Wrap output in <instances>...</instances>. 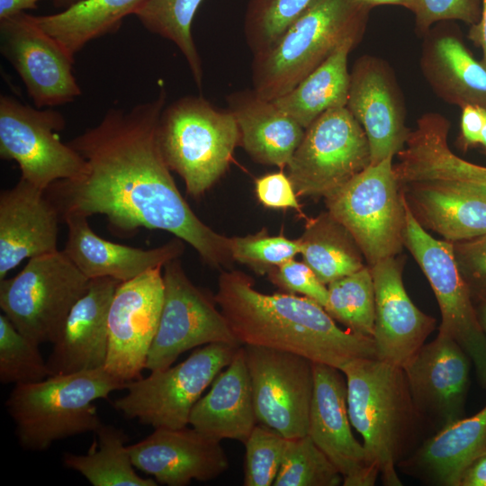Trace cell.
Returning a JSON list of instances; mask_svg holds the SVG:
<instances>
[{
  "instance_id": "obj_1",
  "label": "cell",
  "mask_w": 486,
  "mask_h": 486,
  "mask_svg": "<svg viewBox=\"0 0 486 486\" xmlns=\"http://www.w3.org/2000/svg\"><path fill=\"white\" fill-rule=\"evenodd\" d=\"M166 104L162 87L154 99L129 110L109 109L98 124L68 142L85 159V174L57 181L45 194L61 221L69 214L104 215L121 238L141 229L166 230L207 264L226 267L233 261L230 238L195 215L162 156L158 124Z\"/></svg>"
},
{
  "instance_id": "obj_2",
  "label": "cell",
  "mask_w": 486,
  "mask_h": 486,
  "mask_svg": "<svg viewBox=\"0 0 486 486\" xmlns=\"http://www.w3.org/2000/svg\"><path fill=\"white\" fill-rule=\"evenodd\" d=\"M213 300L241 346L286 351L338 369L357 358H377L373 338L342 329L315 301L263 293L240 271L220 274Z\"/></svg>"
},
{
  "instance_id": "obj_3",
  "label": "cell",
  "mask_w": 486,
  "mask_h": 486,
  "mask_svg": "<svg viewBox=\"0 0 486 486\" xmlns=\"http://www.w3.org/2000/svg\"><path fill=\"white\" fill-rule=\"evenodd\" d=\"M351 425L367 459L388 486H400L396 467L408 455L420 420L401 367L378 358H357L341 369Z\"/></svg>"
},
{
  "instance_id": "obj_4",
  "label": "cell",
  "mask_w": 486,
  "mask_h": 486,
  "mask_svg": "<svg viewBox=\"0 0 486 486\" xmlns=\"http://www.w3.org/2000/svg\"><path fill=\"white\" fill-rule=\"evenodd\" d=\"M370 10L356 0H314L270 48L253 55V88L268 100L291 91L346 40L362 38Z\"/></svg>"
},
{
  "instance_id": "obj_5",
  "label": "cell",
  "mask_w": 486,
  "mask_h": 486,
  "mask_svg": "<svg viewBox=\"0 0 486 486\" xmlns=\"http://www.w3.org/2000/svg\"><path fill=\"white\" fill-rule=\"evenodd\" d=\"M104 367L15 384L6 407L21 446L42 451L57 440L94 431L102 422L93 402L125 388Z\"/></svg>"
},
{
  "instance_id": "obj_6",
  "label": "cell",
  "mask_w": 486,
  "mask_h": 486,
  "mask_svg": "<svg viewBox=\"0 0 486 486\" xmlns=\"http://www.w3.org/2000/svg\"><path fill=\"white\" fill-rule=\"evenodd\" d=\"M162 156L199 197L226 172L240 132L233 114L202 95L183 96L163 109L158 124Z\"/></svg>"
},
{
  "instance_id": "obj_7",
  "label": "cell",
  "mask_w": 486,
  "mask_h": 486,
  "mask_svg": "<svg viewBox=\"0 0 486 486\" xmlns=\"http://www.w3.org/2000/svg\"><path fill=\"white\" fill-rule=\"evenodd\" d=\"M392 159L371 164L324 198L328 212L351 233L368 266L396 256L404 246L405 198Z\"/></svg>"
},
{
  "instance_id": "obj_8",
  "label": "cell",
  "mask_w": 486,
  "mask_h": 486,
  "mask_svg": "<svg viewBox=\"0 0 486 486\" xmlns=\"http://www.w3.org/2000/svg\"><path fill=\"white\" fill-rule=\"evenodd\" d=\"M89 280L63 250L32 257L15 276L0 280V308L31 340L53 343Z\"/></svg>"
},
{
  "instance_id": "obj_9",
  "label": "cell",
  "mask_w": 486,
  "mask_h": 486,
  "mask_svg": "<svg viewBox=\"0 0 486 486\" xmlns=\"http://www.w3.org/2000/svg\"><path fill=\"white\" fill-rule=\"evenodd\" d=\"M241 345L211 343L184 361L126 382L127 393L113 402L128 418L155 428H182L203 391L233 359Z\"/></svg>"
},
{
  "instance_id": "obj_10",
  "label": "cell",
  "mask_w": 486,
  "mask_h": 486,
  "mask_svg": "<svg viewBox=\"0 0 486 486\" xmlns=\"http://www.w3.org/2000/svg\"><path fill=\"white\" fill-rule=\"evenodd\" d=\"M371 164L364 129L346 106H340L305 129L286 168L298 196L325 198Z\"/></svg>"
},
{
  "instance_id": "obj_11",
  "label": "cell",
  "mask_w": 486,
  "mask_h": 486,
  "mask_svg": "<svg viewBox=\"0 0 486 486\" xmlns=\"http://www.w3.org/2000/svg\"><path fill=\"white\" fill-rule=\"evenodd\" d=\"M405 198V196H404ZM403 245L411 253L436 298L441 311L438 333L454 339L470 357L486 389V338L458 268L453 243L433 238L413 215L406 199Z\"/></svg>"
},
{
  "instance_id": "obj_12",
  "label": "cell",
  "mask_w": 486,
  "mask_h": 486,
  "mask_svg": "<svg viewBox=\"0 0 486 486\" xmlns=\"http://www.w3.org/2000/svg\"><path fill=\"white\" fill-rule=\"evenodd\" d=\"M66 126L53 108L24 104L10 95L0 97V157L15 161L21 177L46 190L51 184L81 176L85 159L58 134Z\"/></svg>"
},
{
  "instance_id": "obj_13",
  "label": "cell",
  "mask_w": 486,
  "mask_h": 486,
  "mask_svg": "<svg viewBox=\"0 0 486 486\" xmlns=\"http://www.w3.org/2000/svg\"><path fill=\"white\" fill-rule=\"evenodd\" d=\"M162 273L163 304L147 369L169 367L182 353L199 346L239 344L221 311L189 280L178 258L165 264Z\"/></svg>"
},
{
  "instance_id": "obj_14",
  "label": "cell",
  "mask_w": 486,
  "mask_h": 486,
  "mask_svg": "<svg viewBox=\"0 0 486 486\" xmlns=\"http://www.w3.org/2000/svg\"><path fill=\"white\" fill-rule=\"evenodd\" d=\"M243 347L257 424L286 438L308 435L313 363L286 351L251 345Z\"/></svg>"
},
{
  "instance_id": "obj_15",
  "label": "cell",
  "mask_w": 486,
  "mask_h": 486,
  "mask_svg": "<svg viewBox=\"0 0 486 486\" xmlns=\"http://www.w3.org/2000/svg\"><path fill=\"white\" fill-rule=\"evenodd\" d=\"M0 50L35 107L63 105L81 94L73 74L75 58L37 23L34 15L21 13L0 20Z\"/></svg>"
},
{
  "instance_id": "obj_16",
  "label": "cell",
  "mask_w": 486,
  "mask_h": 486,
  "mask_svg": "<svg viewBox=\"0 0 486 486\" xmlns=\"http://www.w3.org/2000/svg\"><path fill=\"white\" fill-rule=\"evenodd\" d=\"M163 266L122 282L108 316L105 370L128 382L140 378L156 336L164 298Z\"/></svg>"
},
{
  "instance_id": "obj_17",
  "label": "cell",
  "mask_w": 486,
  "mask_h": 486,
  "mask_svg": "<svg viewBox=\"0 0 486 486\" xmlns=\"http://www.w3.org/2000/svg\"><path fill=\"white\" fill-rule=\"evenodd\" d=\"M471 359L451 338L438 333L402 367L421 421L438 431L464 417Z\"/></svg>"
},
{
  "instance_id": "obj_18",
  "label": "cell",
  "mask_w": 486,
  "mask_h": 486,
  "mask_svg": "<svg viewBox=\"0 0 486 486\" xmlns=\"http://www.w3.org/2000/svg\"><path fill=\"white\" fill-rule=\"evenodd\" d=\"M308 435L339 471L345 486H372L379 476L354 436L347 412L346 382L340 369L313 363Z\"/></svg>"
},
{
  "instance_id": "obj_19",
  "label": "cell",
  "mask_w": 486,
  "mask_h": 486,
  "mask_svg": "<svg viewBox=\"0 0 486 486\" xmlns=\"http://www.w3.org/2000/svg\"><path fill=\"white\" fill-rule=\"evenodd\" d=\"M346 107L367 136L372 165L403 149L410 130L405 124L400 93L385 62L370 55L355 62Z\"/></svg>"
},
{
  "instance_id": "obj_20",
  "label": "cell",
  "mask_w": 486,
  "mask_h": 486,
  "mask_svg": "<svg viewBox=\"0 0 486 486\" xmlns=\"http://www.w3.org/2000/svg\"><path fill=\"white\" fill-rule=\"evenodd\" d=\"M135 468L168 486H185L192 480L208 482L229 469L220 441L195 428H158L129 446Z\"/></svg>"
},
{
  "instance_id": "obj_21",
  "label": "cell",
  "mask_w": 486,
  "mask_h": 486,
  "mask_svg": "<svg viewBox=\"0 0 486 486\" xmlns=\"http://www.w3.org/2000/svg\"><path fill=\"white\" fill-rule=\"evenodd\" d=\"M369 267L375 296L373 338L376 356L402 368L432 333L436 320L410 300L402 281V266L396 256L383 258Z\"/></svg>"
},
{
  "instance_id": "obj_22",
  "label": "cell",
  "mask_w": 486,
  "mask_h": 486,
  "mask_svg": "<svg viewBox=\"0 0 486 486\" xmlns=\"http://www.w3.org/2000/svg\"><path fill=\"white\" fill-rule=\"evenodd\" d=\"M59 213L42 190L22 177L0 194V280L23 259L58 249Z\"/></svg>"
},
{
  "instance_id": "obj_23",
  "label": "cell",
  "mask_w": 486,
  "mask_h": 486,
  "mask_svg": "<svg viewBox=\"0 0 486 486\" xmlns=\"http://www.w3.org/2000/svg\"><path fill=\"white\" fill-rule=\"evenodd\" d=\"M121 282L112 277L89 280L74 304L47 361L50 375L104 367L108 347L110 306Z\"/></svg>"
},
{
  "instance_id": "obj_24",
  "label": "cell",
  "mask_w": 486,
  "mask_h": 486,
  "mask_svg": "<svg viewBox=\"0 0 486 486\" xmlns=\"http://www.w3.org/2000/svg\"><path fill=\"white\" fill-rule=\"evenodd\" d=\"M422 227L449 242L486 233V186L455 180H426L400 186Z\"/></svg>"
},
{
  "instance_id": "obj_25",
  "label": "cell",
  "mask_w": 486,
  "mask_h": 486,
  "mask_svg": "<svg viewBox=\"0 0 486 486\" xmlns=\"http://www.w3.org/2000/svg\"><path fill=\"white\" fill-rule=\"evenodd\" d=\"M68 238L63 249L67 256L88 279L112 277L126 282L178 258L184 241L175 238L155 248L143 249L102 238L88 224L87 217L69 214L63 218Z\"/></svg>"
},
{
  "instance_id": "obj_26",
  "label": "cell",
  "mask_w": 486,
  "mask_h": 486,
  "mask_svg": "<svg viewBox=\"0 0 486 486\" xmlns=\"http://www.w3.org/2000/svg\"><path fill=\"white\" fill-rule=\"evenodd\" d=\"M226 102L239 129L240 146L249 157L262 165L286 168L305 129L254 88L234 91Z\"/></svg>"
},
{
  "instance_id": "obj_27",
  "label": "cell",
  "mask_w": 486,
  "mask_h": 486,
  "mask_svg": "<svg viewBox=\"0 0 486 486\" xmlns=\"http://www.w3.org/2000/svg\"><path fill=\"white\" fill-rule=\"evenodd\" d=\"M189 424L217 439L245 443L257 424L243 346L192 409Z\"/></svg>"
},
{
  "instance_id": "obj_28",
  "label": "cell",
  "mask_w": 486,
  "mask_h": 486,
  "mask_svg": "<svg viewBox=\"0 0 486 486\" xmlns=\"http://www.w3.org/2000/svg\"><path fill=\"white\" fill-rule=\"evenodd\" d=\"M485 447L486 405L436 431L398 467L432 485L459 486L465 469Z\"/></svg>"
},
{
  "instance_id": "obj_29",
  "label": "cell",
  "mask_w": 486,
  "mask_h": 486,
  "mask_svg": "<svg viewBox=\"0 0 486 486\" xmlns=\"http://www.w3.org/2000/svg\"><path fill=\"white\" fill-rule=\"evenodd\" d=\"M421 56L423 75L438 97L463 108L486 111V67L447 31H429Z\"/></svg>"
},
{
  "instance_id": "obj_30",
  "label": "cell",
  "mask_w": 486,
  "mask_h": 486,
  "mask_svg": "<svg viewBox=\"0 0 486 486\" xmlns=\"http://www.w3.org/2000/svg\"><path fill=\"white\" fill-rule=\"evenodd\" d=\"M360 39L346 40L323 63L274 103L304 129L328 109L346 106L350 85L347 59Z\"/></svg>"
},
{
  "instance_id": "obj_31",
  "label": "cell",
  "mask_w": 486,
  "mask_h": 486,
  "mask_svg": "<svg viewBox=\"0 0 486 486\" xmlns=\"http://www.w3.org/2000/svg\"><path fill=\"white\" fill-rule=\"evenodd\" d=\"M148 0H82L61 12L34 16L72 57L90 41L114 33Z\"/></svg>"
},
{
  "instance_id": "obj_32",
  "label": "cell",
  "mask_w": 486,
  "mask_h": 486,
  "mask_svg": "<svg viewBox=\"0 0 486 486\" xmlns=\"http://www.w3.org/2000/svg\"><path fill=\"white\" fill-rule=\"evenodd\" d=\"M299 240L303 262L326 285L366 266L351 233L328 211L306 221Z\"/></svg>"
},
{
  "instance_id": "obj_33",
  "label": "cell",
  "mask_w": 486,
  "mask_h": 486,
  "mask_svg": "<svg viewBox=\"0 0 486 486\" xmlns=\"http://www.w3.org/2000/svg\"><path fill=\"white\" fill-rule=\"evenodd\" d=\"M96 440L86 454H66L64 464L81 473L94 486H156L153 478L140 477L134 470L127 435L110 425L101 424Z\"/></svg>"
},
{
  "instance_id": "obj_34",
  "label": "cell",
  "mask_w": 486,
  "mask_h": 486,
  "mask_svg": "<svg viewBox=\"0 0 486 486\" xmlns=\"http://www.w3.org/2000/svg\"><path fill=\"white\" fill-rule=\"evenodd\" d=\"M202 2L148 0L134 14L148 32L172 41L179 49L199 89L202 86L203 70L192 24Z\"/></svg>"
},
{
  "instance_id": "obj_35",
  "label": "cell",
  "mask_w": 486,
  "mask_h": 486,
  "mask_svg": "<svg viewBox=\"0 0 486 486\" xmlns=\"http://www.w3.org/2000/svg\"><path fill=\"white\" fill-rule=\"evenodd\" d=\"M325 310L346 329L374 337L375 296L370 267L338 278L328 284Z\"/></svg>"
},
{
  "instance_id": "obj_36",
  "label": "cell",
  "mask_w": 486,
  "mask_h": 486,
  "mask_svg": "<svg viewBox=\"0 0 486 486\" xmlns=\"http://www.w3.org/2000/svg\"><path fill=\"white\" fill-rule=\"evenodd\" d=\"M343 477L309 435L287 438L274 486H338Z\"/></svg>"
},
{
  "instance_id": "obj_37",
  "label": "cell",
  "mask_w": 486,
  "mask_h": 486,
  "mask_svg": "<svg viewBox=\"0 0 486 486\" xmlns=\"http://www.w3.org/2000/svg\"><path fill=\"white\" fill-rule=\"evenodd\" d=\"M50 375L39 344L21 333L4 315H0V381L31 383Z\"/></svg>"
},
{
  "instance_id": "obj_38",
  "label": "cell",
  "mask_w": 486,
  "mask_h": 486,
  "mask_svg": "<svg viewBox=\"0 0 486 486\" xmlns=\"http://www.w3.org/2000/svg\"><path fill=\"white\" fill-rule=\"evenodd\" d=\"M314 0H248L244 36L253 55L270 48Z\"/></svg>"
},
{
  "instance_id": "obj_39",
  "label": "cell",
  "mask_w": 486,
  "mask_h": 486,
  "mask_svg": "<svg viewBox=\"0 0 486 486\" xmlns=\"http://www.w3.org/2000/svg\"><path fill=\"white\" fill-rule=\"evenodd\" d=\"M230 242L233 261L244 264L258 274H268L302 251L299 238L270 236L265 230L253 235L230 238Z\"/></svg>"
},
{
  "instance_id": "obj_40",
  "label": "cell",
  "mask_w": 486,
  "mask_h": 486,
  "mask_svg": "<svg viewBox=\"0 0 486 486\" xmlns=\"http://www.w3.org/2000/svg\"><path fill=\"white\" fill-rule=\"evenodd\" d=\"M287 438L277 431L256 424L246 440L245 486H270L277 476Z\"/></svg>"
},
{
  "instance_id": "obj_41",
  "label": "cell",
  "mask_w": 486,
  "mask_h": 486,
  "mask_svg": "<svg viewBox=\"0 0 486 486\" xmlns=\"http://www.w3.org/2000/svg\"><path fill=\"white\" fill-rule=\"evenodd\" d=\"M415 25L418 33L426 35L436 22L458 20L470 26L478 22L482 0H416Z\"/></svg>"
},
{
  "instance_id": "obj_42",
  "label": "cell",
  "mask_w": 486,
  "mask_h": 486,
  "mask_svg": "<svg viewBox=\"0 0 486 486\" xmlns=\"http://www.w3.org/2000/svg\"><path fill=\"white\" fill-rule=\"evenodd\" d=\"M267 275L274 285L288 293L302 294L325 308L328 302V286L320 281L312 269L303 261L288 260L271 270Z\"/></svg>"
},
{
  "instance_id": "obj_43",
  "label": "cell",
  "mask_w": 486,
  "mask_h": 486,
  "mask_svg": "<svg viewBox=\"0 0 486 486\" xmlns=\"http://www.w3.org/2000/svg\"><path fill=\"white\" fill-rule=\"evenodd\" d=\"M453 248L458 268L472 297H486V233L453 242Z\"/></svg>"
},
{
  "instance_id": "obj_44",
  "label": "cell",
  "mask_w": 486,
  "mask_h": 486,
  "mask_svg": "<svg viewBox=\"0 0 486 486\" xmlns=\"http://www.w3.org/2000/svg\"><path fill=\"white\" fill-rule=\"evenodd\" d=\"M255 190L258 201L273 209H294L302 212L293 184L284 169L256 179Z\"/></svg>"
},
{
  "instance_id": "obj_45",
  "label": "cell",
  "mask_w": 486,
  "mask_h": 486,
  "mask_svg": "<svg viewBox=\"0 0 486 486\" xmlns=\"http://www.w3.org/2000/svg\"><path fill=\"white\" fill-rule=\"evenodd\" d=\"M461 114V140L465 148L480 144L481 132L484 122L483 109L466 105Z\"/></svg>"
},
{
  "instance_id": "obj_46",
  "label": "cell",
  "mask_w": 486,
  "mask_h": 486,
  "mask_svg": "<svg viewBox=\"0 0 486 486\" xmlns=\"http://www.w3.org/2000/svg\"><path fill=\"white\" fill-rule=\"evenodd\" d=\"M459 486H486V447L465 469Z\"/></svg>"
},
{
  "instance_id": "obj_47",
  "label": "cell",
  "mask_w": 486,
  "mask_h": 486,
  "mask_svg": "<svg viewBox=\"0 0 486 486\" xmlns=\"http://www.w3.org/2000/svg\"><path fill=\"white\" fill-rule=\"evenodd\" d=\"M468 38L482 50V62L486 67V0H482L480 20L470 26Z\"/></svg>"
},
{
  "instance_id": "obj_48",
  "label": "cell",
  "mask_w": 486,
  "mask_h": 486,
  "mask_svg": "<svg viewBox=\"0 0 486 486\" xmlns=\"http://www.w3.org/2000/svg\"><path fill=\"white\" fill-rule=\"evenodd\" d=\"M41 0H0V20L37 8ZM53 2L56 0H52Z\"/></svg>"
},
{
  "instance_id": "obj_49",
  "label": "cell",
  "mask_w": 486,
  "mask_h": 486,
  "mask_svg": "<svg viewBox=\"0 0 486 486\" xmlns=\"http://www.w3.org/2000/svg\"><path fill=\"white\" fill-rule=\"evenodd\" d=\"M359 4H364L369 8H373L377 5H400L403 6L412 13L415 10L416 0H356Z\"/></svg>"
},
{
  "instance_id": "obj_50",
  "label": "cell",
  "mask_w": 486,
  "mask_h": 486,
  "mask_svg": "<svg viewBox=\"0 0 486 486\" xmlns=\"http://www.w3.org/2000/svg\"><path fill=\"white\" fill-rule=\"evenodd\" d=\"M477 316L481 328L486 338V297L482 298V303L480 306Z\"/></svg>"
},
{
  "instance_id": "obj_51",
  "label": "cell",
  "mask_w": 486,
  "mask_h": 486,
  "mask_svg": "<svg viewBox=\"0 0 486 486\" xmlns=\"http://www.w3.org/2000/svg\"><path fill=\"white\" fill-rule=\"evenodd\" d=\"M80 1L82 0H56L53 2V4L57 7H62L66 9Z\"/></svg>"
},
{
  "instance_id": "obj_52",
  "label": "cell",
  "mask_w": 486,
  "mask_h": 486,
  "mask_svg": "<svg viewBox=\"0 0 486 486\" xmlns=\"http://www.w3.org/2000/svg\"><path fill=\"white\" fill-rule=\"evenodd\" d=\"M484 122L481 132L480 144L486 148V111L483 110Z\"/></svg>"
}]
</instances>
